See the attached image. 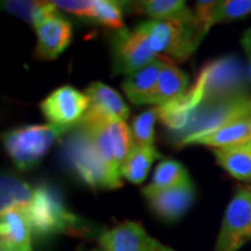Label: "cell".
Masks as SVG:
<instances>
[{
	"label": "cell",
	"mask_w": 251,
	"mask_h": 251,
	"mask_svg": "<svg viewBox=\"0 0 251 251\" xmlns=\"http://www.w3.org/2000/svg\"><path fill=\"white\" fill-rule=\"evenodd\" d=\"M249 98L246 95V77L236 57H226L206 66L197 84L181 98L158 108V116L172 128L183 127L194 115L200 103L218 102L229 105Z\"/></svg>",
	"instance_id": "cell-1"
},
{
	"label": "cell",
	"mask_w": 251,
	"mask_h": 251,
	"mask_svg": "<svg viewBox=\"0 0 251 251\" xmlns=\"http://www.w3.org/2000/svg\"><path fill=\"white\" fill-rule=\"evenodd\" d=\"M151 48L158 56L169 54L176 60H186L208 34L196 14L172 21H147Z\"/></svg>",
	"instance_id": "cell-2"
},
{
	"label": "cell",
	"mask_w": 251,
	"mask_h": 251,
	"mask_svg": "<svg viewBox=\"0 0 251 251\" xmlns=\"http://www.w3.org/2000/svg\"><path fill=\"white\" fill-rule=\"evenodd\" d=\"M34 234H53L74 230L78 218L64 206L60 196L49 186H38L27 205L21 208Z\"/></svg>",
	"instance_id": "cell-3"
},
{
	"label": "cell",
	"mask_w": 251,
	"mask_h": 251,
	"mask_svg": "<svg viewBox=\"0 0 251 251\" xmlns=\"http://www.w3.org/2000/svg\"><path fill=\"white\" fill-rule=\"evenodd\" d=\"M66 130L64 127L53 125L28 126L10 130L3 138L10 158L20 169H28L39 162L54 140Z\"/></svg>",
	"instance_id": "cell-4"
},
{
	"label": "cell",
	"mask_w": 251,
	"mask_h": 251,
	"mask_svg": "<svg viewBox=\"0 0 251 251\" xmlns=\"http://www.w3.org/2000/svg\"><path fill=\"white\" fill-rule=\"evenodd\" d=\"M67 153L75 172L92 188H116L122 186V183L112 176L98 148L82 126L70 137Z\"/></svg>",
	"instance_id": "cell-5"
},
{
	"label": "cell",
	"mask_w": 251,
	"mask_h": 251,
	"mask_svg": "<svg viewBox=\"0 0 251 251\" xmlns=\"http://www.w3.org/2000/svg\"><path fill=\"white\" fill-rule=\"evenodd\" d=\"M156 57L150 42L147 21L133 29H119L113 36V62L117 73L130 75L153 62Z\"/></svg>",
	"instance_id": "cell-6"
},
{
	"label": "cell",
	"mask_w": 251,
	"mask_h": 251,
	"mask_svg": "<svg viewBox=\"0 0 251 251\" xmlns=\"http://www.w3.org/2000/svg\"><path fill=\"white\" fill-rule=\"evenodd\" d=\"M251 240V190L240 188L226 206L215 251H239Z\"/></svg>",
	"instance_id": "cell-7"
},
{
	"label": "cell",
	"mask_w": 251,
	"mask_h": 251,
	"mask_svg": "<svg viewBox=\"0 0 251 251\" xmlns=\"http://www.w3.org/2000/svg\"><path fill=\"white\" fill-rule=\"evenodd\" d=\"M90 109V98L85 92H80L70 85H63L49 94L41 102V110L49 120V125L70 128L75 123H81Z\"/></svg>",
	"instance_id": "cell-8"
},
{
	"label": "cell",
	"mask_w": 251,
	"mask_h": 251,
	"mask_svg": "<svg viewBox=\"0 0 251 251\" xmlns=\"http://www.w3.org/2000/svg\"><path fill=\"white\" fill-rule=\"evenodd\" d=\"M103 251H176L150 236L144 226L134 221H126L100 236Z\"/></svg>",
	"instance_id": "cell-9"
},
{
	"label": "cell",
	"mask_w": 251,
	"mask_h": 251,
	"mask_svg": "<svg viewBox=\"0 0 251 251\" xmlns=\"http://www.w3.org/2000/svg\"><path fill=\"white\" fill-rule=\"evenodd\" d=\"M85 95L90 98V109L81 123L126 122L130 110L117 91L100 81H94L85 90Z\"/></svg>",
	"instance_id": "cell-10"
},
{
	"label": "cell",
	"mask_w": 251,
	"mask_h": 251,
	"mask_svg": "<svg viewBox=\"0 0 251 251\" xmlns=\"http://www.w3.org/2000/svg\"><path fill=\"white\" fill-rule=\"evenodd\" d=\"M250 128L251 116L237 117L204 130L193 131L181 140V145L201 144L212 147L214 150L242 145L249 143Z\"/></svg>",
	"instance_id": "cell-11"
},
{
	"label": "cell",
	"mask_w": 251,
	"mask_h": 251,
	"mask_svg": "<svg viewBox=\"0 0 251 251\" xmlns=\"http://www.w3.org/2000/svg\"><path fill=\"white\" fill-rule=\"evenodd\" d=\"M144 196L150 201L151 209L156 215L165 221H176L184 215L191 206L196 197V190L191 179L186 177L175 187Z\"/></svg>",
	"instance_id": "cell-12"
},
{
	"label": "cell",
	"mask_w": 251,
	"mask_h": 251,
	"mask_svg": "<svg viewBox=\"0 0 251 251\" xmlns=\"http://www.w3.org/2000/svg\"><path fill=\"white\" fill-rule=\"evenodd\" d=\"M36 56L41 60H53L72 42V24L59 13L35 28Z\"/></svg>",
	"instance_id": "cell-13"
},
{
	"label": "cell",
	"mask_w": 251,
	"mask_h": 251,
	"mask_svg": "<svg viewBox=\"0 0 251 251\" xmlns=\"http://www.w3.org/2000/svg\"><path fill=\"white\" fill-rule=\"evenodd\" d=\"M31 227L23 209H9L0 218L1 251H32Z\"/></svg>",
	"instance_id": "cell-14"
},
{
	"label": "cell",
	"mask_w": 251,
	"mask_h": 251,
	"mask_svg": "<svg viewBox=\"0 0 251 251\" xmlns=\"http://www.w3.org/2000/svg\"><path fill=\"white\" fill-rule=\"evenodd\" d=\"M169 62L166 59L156 57L153 62L140 69L138 72L127 75L123 81V90L128 99L135 105H144L147 97L152 92L161 73L166 69Z\"/></svg>",
	"instance_id": "cell-15"
},
{
	"label": "cell",
	"mask_w": 251,
	"mask_h": 251,
	"mask_svg": "<svg viewBox=\"0 0 251 251\" xmlns=\"http://www.w3.org/2000/svg\"><path fill=\"white\" fill-rule=\"evenodd\" d=\"M188 84V77L169 63L166 69L161 73L159 80L156 82L152 92L147 97L144 105H156V108L169 105L172 102L177 100L186 94Z\"/></svg>",
	"instance_id": "cell-16"
},
{
	"label": "cell",
	"mask_w": 251,
	"mask_h": 251,
	"mask_svg": "<svg viewBox=\"0 0 251 251\" xmlns=\"http://www.w3.org/2000/svg\"><path fill=\"white\" fill-rule=\"evenodd\" d=\"M216 162L230 176L239 180H251V145L249 143L214 150Z\"/></svg>",
	"instance_id": "cell-17"
},
{
	"label": "cell",
	"mask_w": 251,
	"mask_h": 251,
	"mask_svg": "<svg viewBox=\"0 0 251 251\" xmlns=\"http://www.w3.org/2000/svg\"><path fill=\"white\" fill-rule=\"evenodd\" d=\"M159 158L161 155L153 145L151 147L134 145V148L128 153L122 168V176L128 181H131L133 184H141L148 176V172L153 162Z\"/></svg>",
	"instance_id": "cell-18"
},
{
	"label": "cell",
	"mask_w": 251,
	"mask_h": 251,
	"mask_svg": "<svg viewBox=\"0 0 251 251\" xmlns=\"http://www.w3.org/2000/svg\"><path fill=\"white\" fill-rule=\"evenodd\" d=\"M140 9L151 21H172L193 16L183 0H148L141 1Z\"/></svg>",
	"instance_id": "cell-19"
},
{
	"label": "cell",
	"mask_w": 251,
	"mask_h": 251,
	"mask_svg": "<svg viewBox=\"0 0 251 251\" xmlns=\"http://www.w3.org/2000/svg\"><path fill=\"white\" fill-rule=\"evenodd\" d=\"M186 177H188L187 172L179 162L172 161V159L163 161L155 169L151 184L144 188L143 193L148 194V193H158V191L168 190L179 184L180 181H183Z\"/></svg>",
	"instance_id": "cell-20"
},
{
	"label": "cell",
	"mask_w": 251,
	"mask_h": 251,
	"mask_svg": "<svg viewBox=\"0 0 251 251\" xmlns=\"http://www.w3.org/2000/svg\"><path fill=\"white\" fill-rule=\"evenodd\" d=\"M34 194V188L11 177L1 179V212L9 209H21L27 205Z\"/></svg>",
	"instance_id": "cell-21"
},
{
	"label": "cell",
	"mask_w": 251,
	"mask_h": 251,
	"mask_svg": "<svg viewBox=\"0 0 251 251\" xmlns=\"http://www.w3.org/2000/svg\"><path fill=\"white\" fill-rule=\"evenodd\" d=\"M108 130L112 138V144H113L117 166L122 171L128 153L131 152V150L135 145L133 133L128 128V126L126 125V122H110L108 123Z\"/></svg>",
	"instance_id": "cell-22"
},
{
	"label": "cell",
	"mask_w": 251,
	"mask_h": 251,
	"mask_svg": "<svg viewBox=\"0 0 251 251\" xmlns=\"http://www.w3.org/2000/svg\"><path fill=\"white\" fill-rule=\"evenodd\" d=\"M158 108L148 109L135 117L133 122V140L138 147H151L155 140V122L158 119Z\"/></svg>",
	"instance_id": "cell-23"
},
{
	"label": "cell",
	"mask_w": 251,
	"mask_h": 251,
	"mask_svg": "<svg viewBox=\"0 0 251 251\" xmlns=\"http://www.w3.org/2000/svg\"><path fill=\"white\" fill-rule=\"evenodd\" d=\"M92 20L117 31L125 28L122 7L117 1L112 0H94Z\"/></svg>",
	"instance_id": "cell-24"
},
{
	"label": "cell",
	"mask_w": 251,
	"mask_h": 251,
	"mask_svg": "<svg viewBox=\"0 0 251 251\" xmlns=\"http://www.w3.org/2000/svg\"><path fill=\"white\" fill-rule=\"evenodd\" d=\"M251 14V0H224L218 1L212 14V25L229 23Z\"/></svg>",
	"instance_id": "cell-25"
},
{
	"label": "cell",
	"mask_w": 251,
	"mask_h": 251,
	"mask_svg": "<svg viewBox=\"0 0 251 251\" xmlns=\"http://www.w3.org/2000/svg\"><path fill=\"white\" fill-rule=\"evenodd\" d=\"M53 4L57 9L69 11L77 17L92 20L94 0H57V1H53Z\"/></svg>",
	"instance_id": "cell-26"
},
{
	"label": "cell",
	"mask_w": 251,
	"mask_h": 251,
	"mask_svg": "<svg viewBox=\"0 0 251 251\" xmlns=\"http://www.w3.org/2000/svg\"><path fill=\"white\" fill-rule=\"evenodd\" d=\"M216 6H218V1H215V0L197 1L196 3V13L194 14L206 31H209V28L212 27V14L215 11Z\"/></svg>",
	"instance_id": "cell-27"
},
{
	"label": "cell",
	"mask_w": 251,
	"mask_h": 251,
	"mask_svg": "<svg viewBox=\"0 0 251 251\" xmlns=\"http://www.w3.org/2000/svg\"><path fill=\"white\" fill-rule=\"evenodd\" d=\"M242 46L247 56V62H249V78L251 81V38L247 36L246 34L242 38Z\"/></svg>",
	"instance_id": "cell-28"
},
{
	"label": "cell",
	"mask_w": 251,
	"mask_h": 251,
	"mask_svg": "<svg viewBox=\"0 0 251 251\" xmlns=\"http://www.w3.org/2000/svg\"><path fill=\"white\" fill-rule=\"evenodd\" d=\"M244 34H246V35H247V36H250V38H251V28H250V29H249V31H246Z\"/></svg>",
	"instance_id": "cell-29"
},
{
	"label": "cell",
	"mask_w": 251,
	"mask_h": 251,
	"mask_svg": "<svg viewBox=\"0 0 251 251\" xmlns=\"http://www.w3.org/2000/svg\"><path fill=\"white\" fill-rule=\"evenodd\" d=\"M249 144L251 145V128H250V140H249Z\"/></svg>",
	"instance_id": "cell-30"
},
{
	"label": "cell",
	"mask_w": 251,
	"mask_h": 251,
	"mask_svg": "<svg viewBox=\"0 0 251 251\" xmlns=\"http://www.w3.org/2000/svg\"><path fill=\"white\" fill-rule=\"evenodd\" d=\"M95 251H99V250H95Z\"/></svg>",
	"instance_id": "cell-31"
}]
</instances>
